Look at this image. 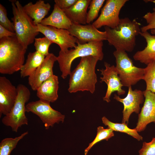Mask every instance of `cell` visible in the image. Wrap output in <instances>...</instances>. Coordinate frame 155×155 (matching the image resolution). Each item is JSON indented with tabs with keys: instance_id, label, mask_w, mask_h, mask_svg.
<instances>
[{
	"instance_id": "obj_22",
	"label": "cell",
	"mask_w": 155,
	"mask_h": 155,
	"mask_svg": "<svg viewBox=\"0 0 155 155\" xmlns=\"http://www.w3.org/2000/svg\"><path fill=\"white\" fill-rule=\"evenodd\" d=\"M45 56L36 51L29 53L26 63L20 70L21 77L29 76L41 64Z\"/></svg>"
},
{
	"instance_id": "obj_21",
	"label": "cell",
	"mask_w": 155,
	"mask_h": 155,
	"mask_svg": "<svg viewBox=\"0 0 155 155\" xmlns=\"http://www.w3.org/2000/svg\"><path fill=\"white\" fill-rule=\"evenodd\" d=\"M51 7L49 3L42 0L37 1L35 3L30 2L23 6L25 12L33 20L37 25L40 24L48 14Z\"/></svg>"
},
{
	"instance_id": "obj_26",
	"label": "cell",
	"mask_w": 155,
	"mask_h": 155,
	"mask_svg": "<svg viewBox=\"0 0 155 155\" xmlns=\"http://www.w3.org/2000/svg\"><path fill=\"white\" fill-rule=\"evenodd\" d=\"M114 136L113 131L111 129L108 128L104 129L102 126H99L97 129V135L95 139L84 150L85 155H87L89 150L96 143L103 140L108 141Z\"/></svg>"
},
{
	"instance_id": "obj_30",
	"label": "cell",
	"mask_w": 155,
	"mask_h": 155,
	"mask_svg": "<svg viewBox=\"0 0 155 155\" xmlns=\"http://www.w3.org/2000/svg\"><path fill=\"white\" fill-rule=\"evenodd\" d=\"M0 25L15 32L13 24L8 18L7 10L1 4H0Z\"/></svg>"
},
{
	"instance_id": "obj_32",
	"label": "cell",
	"mask_w": 155,
	"mask_h": 155,
	"mask_svg": "<svg viewBox=\"0 0 155 155\" xmlns=\"http://www.w3.org/2000/svg\"><path fill=\"white\" fill-rule=\"evenodd\" d=\"M78 0H55L56 4L62 10L68 9L73 5Z\"/></svg>"
},
{
	"instance_id": "obj_16",
	"label": "cell",
	"mask_w": 155,
	"mask_h": 155,
	"mask_svg": "<svg viewBox=\"0 0 155 155\" xmlns=\"http://www.w3.org/2000/svg\"><path fill=\"white\" fill-rule=\"evenodd\" d=\"M17 95V87L6 77H0V117L10 112Z\"/></svg>"
},
{
	"instance_id": "obj_15",
	"label": "cell",
	"mask_w": 155,
	"mask_h": 155,
	"mask_svg": "<svg viewBox=\"0 0 155 155\" xmlns=\"http://www.w3.org/2000/svg\"><path fill=\"white\" fill-rule=\"evenodd\" d=\"M143 92L144 101L135 128L138 132L144 131L150 123H155V94L146 90Z\"/></svg>"
},
{
	"instance_id": "obj_11",
	"label": "cell",
	"mask_w": 155,
	"mask_h": 155,
	"mask_svg": "<svg viewBox=\"0 0 155 155\" xmlns=\"http://www.w3.org/2000/svg\"><path fill=\"white\" fill-rule=\"evenodd\" d=\"M128 87L127 95L125 98H121L115 94L114 97V99L123 104L122 123L127 125L130 116L133 113H139L141 109L140 105L144 101L143 91L137 89L133 90L131 86Z\"/></svg>"
},
{
	"instance_id": "obj_18",
	"label": "cell",
	"mask_w": 155,
	"mask_h": 155,
	"mask_svg": "<svg viewBox=\"0 0 155 155\" xmlns=\"http://www.w3.org/2000/svg\"><path fill=\"white\" fill-rule=\"evenodd\" d=\"M91 0H78L70 8L62 10L72 23L82 25L87 24V9Z\"/></svg>"
},
{
	"instance_id": "obj_1",
	"label": "cell",
	"mask_w": 155,
	"mask_h": 155,
	"mask_svg": "<svg viewBox=\"0 0 155 155\" xmlns=\"http://www.w3.org/2000/svg\"><path fill=\"white\" fill-rule=\"evenodd\" d=\"M140 25L135 19L131 20L127 17L120 19L115 28L104 26L106 40L116 49L131 52L136 44V37L141 32Z\"/></svg>"
},
{
	"instance_id": "obj_29",
	"label": "cell",
	"mask_w": 155,
	"mask_h": 155,
	"mask_svg": "<svg viewBox=\"0 0 155 155\" xmlns=\"http://www.w3.org/2000/svg\"><path fill=\"white\" fill-rule=\"evenodd\" d=\"M152 12L147 13L143 17L147 24L141 28V32H144L150 30L152 34L155 35V8Z\"/></svg>"
},
{
	"instance_id": "obj_4",
	"label": "cell",
	"mask_w": 155,
	"mask_h": 155,
	"mask_svg": "<svg viewBox=\"0 0 155 155\" xmlns=\"http://www.w3.org/2000/svg\"><path fill=\"white\" fill-rule=\"evenodd\" d=\"M77 44L74 49L66 52L60 51L57 57V61L62 72L61 77L63 79L70 74L72 63L77 58L93 56L97 57L100 61L103 58V41H93L83 44L77 42Z\"/></svg>"
},
{
	"instance_id": "obj_3",
	"label": "cell",
	"mask_w": 155,
	"mask_h": 155,
	"mask_svg": "<svg viewBox=\"0 0 155 155\" xmlns=\"http://www.w3.org/2000/svg\"><path fill=\"white\" fill-rule=\"evenodd\" d=\"M26 50L16 36L0 39V73L11 75L20 71Z\"/></svg>"
},
{
	"instance_id": "obj_27",
	"label": "cell",
	"mask_w": 155,
	"mask_h": 155,
	"mask_svg": "<svg viewBox=\"0 0 155 155\" xmlns=\"http://www.w3.org/2000/svg\"><path fill=\"white\" fill-rule=\"evenodd\" d=\"M104 0H92L89 5L87 12V24L90 23L98 16L99 11L105 2Z\"/></svg>"
},
{
	"instance_id": "obj_23",
	"label": "cell",
	"mask_w": 155,
	"mask_h": 155,
	"mask_svg": "<svg viewBox=\"0 0 155 155\" xmlns=\"http://www.w3.org/2000/svg\"><path fill=\"white\" fill-rule=\"evenodd\" d=\"M102 120L104 125L108 126V128L111 129L113 131L127 133L138 141L143 140L142 137L138 133L135 128L133 129L130 128L128 127L127 125L124 123L112 122L104 116L102 118Z\"/></svg>"
},
{
	"instance_id": "obj_7",
	"label": "cell",
	"mask_w": 155,
	"mask_h": 155,
	"mask_svg": "<svg viewBox=\"0 0 155 155\" xmlns=\"http://www.w3.org/2000/svg\"><path fill=\"white\" fill-rule=\"evenodd\" d=\"M113 54L116 60L115 67L123 86H131L143 80L144 68L135 66L126 51L121 49H116Z\"/></svg>"
},
{
	"instance_id": "obj_28",
	"label": "cell",
	"mask_w": 155,
	"mask_h": 155,
	"mask_svg": "<svg viewBox=\"0 0 155 155\" xmlns=\"http://www.w3.org/2000/svg\"><path fill=\"white\" fill-rule=\"evenodd\" d=\"M34 46L36 51L45 57L49 53V48L53 42L46 37L36 38Z\"/></svg>"
},
{
	"instance_id": "obj_14",
	"label": "cell",
	"mask_w": 155,
	"mask_h": 155,
	"mask_svg": "<svg viewBox=\"0 0 155 155\" xmlns=\"http://www.w3.org/2000/svg\"><path fill=\"white\" fill-rule=\"evenodd\" d=\"M57 57L49 53L45 57L41 64L28 78V83L32 89L36 91L40 85L54 74L53 67Z\"/></svg>"
},
{
	"instance_id": "obj_33",
	"label": "cell",
	"mask_w": 155,
	"mask_h": 155,
	"mask_svg": "<svg viewBox=\"0 0 155 155\" xmlns=\"http://www.w3.org/2000/svg\"><path fill=\"white\" fill-rule=\"evenodd\" d=\"M16 36L15 32L10 31L0 25V39L4 38Z\"/></svg>"
},
{
	"instance_id": "obj_31",
	"label": "cell",
	"mask_w": 155,
	"mask_h": 155,
	"mask_svg": "<svg viewBox=\"0 0 155 155\" xmlns=\"http://www.w3.org/2000/svg\"><path fill=\"white\" fill-rule=\"evenodd\" d=\"M138 155H155V137L149 142H144Z\"/></svg>"
},
{
	"instance_id": "obj_5",
	"label": "cell",
	"mask_w": 155,
	"mask_h": 155,
	"mask_svg": "<svg viewBox=\"0 0 155 155\" xmlns=\"http://www.w3.org/2000/svg\"><path fill=\"white\" fill-rule=\"evenodd\" d=\"M13 24L16 36L19 42L27 49L39 34L37 25L25 12L18 1H11Z\"/></svg>"
},
{
	"instance_id": "obj_6",
	"label": "cell",
	"mask_w": 155,
	"mask_h": 155,
	"mask_svg": "<svg viewBox=\"0 0 155 155\" xmlns=\"http://www.w3.org/2000/svg\"><path fill=\"white\" fill-rule=\"evenodd\" d=\"M18 95L14 105L10 112L2 119L3 124L11 127L13 131L17 132L19 128L28 124L25 115V104L29 100L30 92L25 85L19 84L17 86Z\"/></svg>"
},
{
	"instance_id": "obj_13",
	"label": "cell",
	"mask_w": 155,
	"mask_h": 155,
	"mask_svg": "<svg viewBox=\"0 0 155 155\" xmlns=\"http://www.w3.org/2000/svg\"><path fill=\"white\" fill-rule=\"evenodd\" d=\"M105 69L98 70L101 72L102 75L100 78V82H104L107 84V88L105 96L103 100L107 102H110V97L112 94L115 92H117L119 96L125 93V91L123 90V86L115 66L111 65L108 63L105 62Z\"/></svg>"
},
{
	"instance_id": "obj_25",
	"label": "cell",
	"mask_w": 155,
	"mask_h": 155,
	"mask_svg": "<svg viewBox=\"0 0 155 155\" xmlns=\"http://www.w3.org/2000/svg\"><path fill=\"white\" fill-rule=\"evenodd\" d=\"M144 68L143 80L146 84V90L155 94V60L150 63Z\"/></svg>"
},
{
	"instance_id": "obj_2",
	"label": "cell",
	"mask_w": 155,
	"mask_h": 155,
	"mask_svg": "<svg viewBox=\"0 0 155 155\" xmlns=\"http://www.w3.org/2000/svg\"><path fill=\"white\" fill-rule=\"evenodd\" d=\"M99 60L93 56L81 57L79 63L69 75V92L87 91L92 94L94 92L97 82L95 67Z\"/></svg>"
},
{
	"instance_id": "obj_10",
	"label": "cell",
	"mask_w": 155,
	"mask_h": 155,
	"mask_svg": "<svg viewBox=\"0 0 155 155\" xmlns=\"http://www.w3.org/2000/svg\"><path fill=\"white\" fill-rule=\"evenodd\" d=\"M37 25L38 32L44 35L53 43L57 44L61 51L65 52L69 48H74L77 46V39L71 35L67 30L44 26L40 24Z\"/></svg>"
},
{
	"instance_id": "obj_17",
	"label": "cell",
	"mask_w": 155,
	"mask_h": 155,
	"mask_svg": "<svg viewBox=\"0 0 155 155\" xmlns=\"http://www.w3.org/2000/svg\"><path fill=\"white\" fill-rule=\"evenodd\" d=\"M59 88L58 77L53 75L39 87L36 90L37 96L39 99L53 102L58 98Z\"/></svg>"
},
{
	"instance_id": "obj_24",
	"label": "cell",
	"mask_w": 155,
	"mask_h": 155,
	"mask_svg": "<svg viewBox=\"0 0 155 155\" xmlns=\"http://www.w3.org/2000/svg\"><path fill=\"white\" fill-rule=\"evenodd\" d=\"M28 133L27 131L15 138L7 137L2 140L0 143V155H10L19 141Z\"/></svg>"
},
{
	"instance_id": "obj_9",
	"label": "cell",
	"mask_w": 155,
	"mask_h": 155,
	"mask_svg": "<svg viewBox=\"0 0 155 155\" xmlns=\"http://www.w3.org/2000/svg\"><path fill=\"white\" fill-rule=\"evenodd\" d=\"M127 0H107L102 8L101 13L92 24L96 28L107 26L111 28L116 27L120 19V11Z\"/></svg>"
},
{
	"instance_id": "obj_19",
	"label": "cell",
	"mask_w": 155,
	"mask_h": 155,
	"mask_svg": "<svg viewBox=\"0 0 155 155\" xmlns=\"http://www.w3.org/2000/svg\"><path fill=\"white\" fill-rule=\"evenodd\" d=\"M140 34L145 39L146 46L143 50L137 51L133 57L135 60L147 65L155 60V35L148 31L141 32Z\"/></svg>"
},
{
	"instance_id": "obj_8",
	"label": "cell",
	"mask_w": 155,
	"mask_h": 155,
	"mask_svg": "<svg viewBox=\"0 0 155 155\" xmlns=\"http://www.w3.org/2000/svg\"><path fill=\"white\" fill-rule=\"evenodd\" d=\"M50 102L39 99L30 102L26 106V111L31 112L38 116L41 120L46 129L53 127L56 123L63 122L65 116L53 109Z\"/></svg>"
},
{
	"instance_id": "obj_12",
	"label": "cell",
	"mask_w": 155,
	"mask_h": 155,
	"mask_svg": "<svg viewBox=\"0 0 155 155\" xmlns=\"http://www.w3.org/2000/svg\"><path fill=\"white\" fill-rule=\"evenodd\" d=\"M67 30L71 35L77 39V42L81 44L107 40L105 31L99 30L92 24L82 25L72 23Z\"/></svg>"
},
{
	"instance_id": "obj_20",
	"label": "cell",
	"mask_w": 155,
	"mask_h": 155,
	"mask_svg": "<svg viewBox=\"0 0 155 155\" xmlns=\"http://www.w3.org/2000/svg\"><path fill=\"white\" fill-rule=\"evenodd\" d=\"M72 22L63 11L56 4L51 14L42 21L41 24L52 26L58 29L68 30Z\"/></svg>"
},
{
	"instance_id": "obj_34",
	"label": "cell",
	"mask_w": 155,
	"mask_h": 155,
	"mask_svg": "<svg viewBox=\"0 0 155 155\" xmlns=\"http://www.w3.org/2000/svg\"><path fill=\"white\" fill-rule=\"evenodd\" d=\"M144 2H146V3L151 2H152L155 3V0H144Z\"/></svg>"
}]
</instances>
